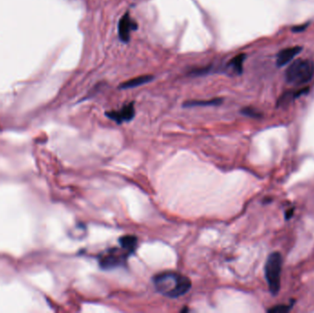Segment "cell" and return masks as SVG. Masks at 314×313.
<instances>
[{"label":"cell","mask_w":314,"mask_h":313,"mask_svg":"<svg viewBox=\"0 0 314 313\" xmlns=\"http://www.w3.org/2000/svg\"><path fill=\"white\" fill-rule=\"evenodd\" d=\"M314 74V64L308 59H298L291 64L285 72L286 81L293 86L309 83Z\"/></svg>","instance_id":"obj_2"},{"label":"cell","mask_w":314,"mask_h":313,"mask_svg":"<svg viewBox=\"0 0 314 313\" xmlns=\"http://www.w3.org/2000/svg\"><path fill=\"white\" fill-rule=\"evenodd\" d=\"M291 308V306H277L275 308H270L269 311H272V312H286L287 310H290V308Z\"/></svg>","instance_id":"obj_13"},{"label":"cell","mask_w":314,"mask_h":313,"mask_svg":"<svg viewBox=\"0 0 314 313\" xmlns=\"http://www.w3.org/2000/svg\"><path fill=\"white\" fill-rule=\"evenodd\" d=\"M245 58H246V56L245 54H240V55L236 56L228 63V67L233 70L236 74H242L243 69H244L243 66H244V62H245Z\"/></svg>","instance_id":"obj_10"},{"label":"cell","mask_w":314,"mask_h":313,"mask_svg":"<svg viewBox=\"0 0 314 313\" xmlns=\"http://www.w3.org/2000/svg\"><path fill=\"white\" fill-rule=\"evenodd\" d=\"M152 282L157 292L170 299L184 296L192 286L190 278L177 272L159 273L153 276Z\"/></svg>","instance_id":"obj_1"},{"label":"cell","mask_w":314,"mask_h":313,"mask_svg":"<svg viewBox=\"0 0 314 313\" xmlns=\"http://www.w3.org/2000/svg\"><path fill=\"white\" fill-rule=\"evenodd\" d=\"M154 79V76L152 74H143V75H140L137 76L135 79H129L128 81H125L122 84H120L119 88L120 89H129V88H137L140 86H143L145 84L150 83L152 82V80Z\"/></svg>","instance_id":"obj_8"},{"label":"cell","mask_w":314,"mask_h":313,"mask_svg":"<svg viewBox=\"0 0 314 313\" xmlns=\"http://www.w3.org/2000/svg\"><path fill=\"white\" fill-rule=\"evenodd\" d=\"M242 113L244 115L249 116V117H253V118L259 117L258 112L254 110V109H252V108H245V109L242 111Z\"/></svg>","instance_id":"obj_12"},{"label":"cell","mask_w":314,"mask_h":313,"mask_svg":"<svg viewBox=\"0 0 314 313\" xmlns=\"http://www.w3.org/2000/svg\"><path fill=\"white\" fill-rule=\"evenodd\" d=\"M130 249L120 245V247L108 249L98 256L99 267L104 270H110L117 267H124L129 256L134 253Z\"/></svg>","instance_id":"obj_3"},{"label":"cell","mask_w":314,"mask_h":313,"mask_svg":"<svg viewBox=\"0 0 314 313\" xmlns=\"http://www.w3.org/2000/svg\"><path fill=\"white\" fill-rule=\"evenodd\" d=\"M138 29V23L132 19L129 11H127L120 19L118 25V33L120 41L124 43L129 42L130 33Z\"/></svg>","instance_id":"obj_5"},{"label":"cell","mask_w":314,"mask_h":313,"mask_svg":"<svg viewBox=\"0 0 314 313\" xmlns=\"http://www.w3.org/2000/svg\"><path fill=\"white\" fill-rule=\"evenodd\" d=\"M211 69H212V66H205V67H201V68H195V69H192L190 72H189V75H191V76H200V75L208 74Z\"/></svg>","instance_id":"obj_11"},{"label":"cell","mask_w":314,"mask_h":313,"mask_svg":"<svg viewBox=\"0 0 314 313\" xmlns=\"http://www.w3.org/2000/svg\"><path fill=\"white\" fill-rule=\"evenodd\" d=\"M281 254L279 253H273L268 256L265 266V275L268 282L269 291L271 294H278L280 290L282 271Z\"/></svg>","instance_id":"obj_4"},{"label":"cell","mask_w":314,"mask_h":313,"mask_svg":"<svg viewBox=\"0 0 314 313\" xmlns=\"http://www.w3.org/2000/svg\"><path fill=\"white\" fill-rule=\"evenodd\" d=\"M222 98H213L210 100H190L183 104L186 108H193V107L219 106L222 104Z\"/></svg>","instance_id":"obj_9"},{"label":"cell","mask_w":314,"mask_h":313,"mask_svg":"<svg viewBox=\"0 0 314 313\" xmlns=\"http://www.w3.org/2000/svg\"><path fill=\"white\" fill-rule=\"evenodd\" d=\"M302 50L300 46L289 47L285 48L277 54V65L278 67H282L286 64H289L291 60H293L296 56L300 54Z\"/></svg>","instance_id":"obj_7"},{"label":"cell","mask_w":314,"mask_h":313,"mask_svg":"<svg viewBox=\"0 0 314 313\" xmlns=\"http://www.w3.org/2000/svg\"><path fill=\"white\" fill-rule=\"evenodd\" d=\"M105 115L111 119L114 120L116 123L121 124L123 122H128L130 121L135 116V109H134V102H130L129 104L125 105L120 109V111H108L105 113Z\"/></svg>","instance_id":"obj_6"}]
</instances>
